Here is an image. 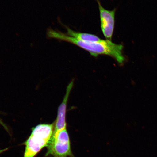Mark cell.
I'll list each match as a JSON object with an SVG mask.
<instances>
[{"label":"cell","mask_w":157,"mask_h":157,"mask_svg":"<svg viewBox=\"0 0 157 157\" xmlns=\"http://www.w3.org/2000/svg\"><path fill=\"white\" fill-rule=\"evenodd\" d=\"M97 1L99 6L102 31L107 40H111L114 29L116 10H108L104 8L99 0Z\"/></svg>","instance_id":"277c9868"},{"label":"cell","mask_w":157,"mask_h":157,"mask_svg":"<svg viewBox=\"0 0 157 157\" xmlns=\"http://www.w3.org/2000/svg\"><path fill=\"white\" fill-rule=\"evenodd\" d=\"M8 150V148L3 149V150H1V149H0V154H1L2 153Z\"/></svg>","instance_id":"ba28073f"},{"label":"cell","mask_w":157,"mask_h":157,"mask_svg":"<svg viewBox=\"0 0 157 157\" xmlns=\"http://www.w3.org/2000/svg\"><path fill=\"white\" fill-rule=\"evenodd\" d=\"M66 29H67V35L82 42H98L102 40L95 35L76 32L68 27Z\"/></svg>","instance_id":"8992f818"},{"label":"cell","mask_w":157,"mask_h":157,"mask_svg":"<svg viewBox=\"0 0 157 157\" xmlns=\"http://www.w3.org/2000/svg\"><path fill=\"white\" fill-rule=\"evenodd\" d=\"M54 125L55 123L43 124L33 128L30 136L22 144L25 146L23 157H35L48 146L53 133Z\"/></svg>","instance_id":"7a4b0ae2"},{"label":"cell","mask_w":157,"mask_h":157,"mask_svg":"<svg viewBox=\"0 0 157 157\" xmlns=\"http://www.w3.org/2000/svg\"><path fill=\"white\" fill-rule=\"evenodd\" d=\"M0 124H1L2 125V126H3V127H4L6 129V130H7V127H6V125L4 124V123H3L2 122V121L1 120V119H0Z\"/></svg>","instance_id":"52a82bcc"},{"label":"cell","mask_w":157,"mask_h":157,"mask_svg":"<svg viewBox=\"0 0 157 157\" xmlns=\"http://www.w3.org/2000/svg\"><path fill=\"white\" fill-rule=\"evenodd\" d=\"M45 156L75 157L72 153L70 140L66 128L53 133Z\"/></svg>","instance_id":"3957f363"},{"label":"cell","mask_w":157,"mask_h":157,"mask_svg":"<svg viewBox=\"0 0 157 157\" xmlns=\"http://www.w3.org/2000/svg\"><path fill=\"white\" fill-rule=\"evenodd\" d=\"M52 38L66 41L75 44L89 52L92 56L107 55L114 58L119 63L123 64L125 58L123 54V46L109 40H102L98 42H85L77 40L61 32L53 31L51 34Z\"/></svg>","instance_id":"6da1fadb"},{"label":"cell","mask_w":157,"mask_h":157,"mask_svg":"<svg viewBox=\"0 0 157 157\" xmlns=\"http://www.w3.org/2000/svg\"><path fill=\"white\" fill-rule=\"evenodd\" d=\"M73 85V81L69 84L67 89L66 93L64 99L60 106L59 107L57 117L55 123L54 133L66 128V114L67 105L69 95Z\"/></svg>","instance_id":"5b68a950"}]
</instances>
